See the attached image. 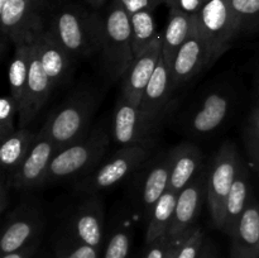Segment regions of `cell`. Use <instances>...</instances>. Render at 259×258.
Here are the masks:
<instances>
[{"label":"cell","instance_id":"cell-1","mask_svg":"<svg viewBox=\"0 0 259 258\" xmlns=\"http://www.w3.org/2000/svg\"><path fill=\"white\" fill-rule=\"evenodd\" d=\"M105 70L111 80L123 77L136 60L132 39L131 15L119 0H113L100 17V48Z\"/></svg>","mask_w":259,"mask_h":258},{"label":"cell","instance_id":"cell-2","mask_svg":"<svg viewBox=\"0 0 259 258\" xmlns=\"http://www.w3.org/2000/svg\"><path fill=\"white\" fill-rule=\"evenodd\" d=\"M50 30L72 57L88 56L100 48V17L78 8L56 13Z\"/></svg>","mask_w":259,"mask_h":258},{"label":"cell","instance_id":"cell-3","mask_svg":"<svg viewBox=\"0 0 259 258\" xmlns=\"http://www.w3.org/2000/svg\"><path fill=\"white\" fill-rule=\"evenodd\" d=\"M110 137L104 128L96 129L86 138L61 149L53 157L43 184L62 181L68 177L88 174L95 168L108 149Z\"/></svg>","mask_w":259,"mask_h":258},{"label":"cell","instance_id":"cell-4","mask_svg":"<svg viewBox=\"0 0 259 258\" xmlns=\"http://www.w3.org/2000/svg\"><path fill=\"white\" fill-rule=\"evenodd\" d=\"M94 110L95 98L89 93H78L53 111L39 132L61 151L82 139Z\"/></svg>","mask_w":259,"mask_h":258},{"label":"cell","instance_id":"cell-5","mask_svg":"<svg viewBox=\"0 0 259 258\" xmlns=\"http://www.w3.org/2000/svg\"><path fill=\"white\" fill-rule=\"evenodd\" d=\"M148 154L149 149L144 144L123 147L109 161L83 175L76 184V189L89 195L109 189L133 174L148 158Z\"/></svg>","mask_w":259,"mask_h":258},{"label":"cell","instance_id":"cell-6","mask_svg":"<svg viewBox=\"0 0 259 258\" xmlns=\"http://www.w3.org/2000/svg\"><path fill=\"white\" fill-rule=\"evenodd\" d=\"M242 162L234 144L227 142L220 147L218 153L215 154L211 168L207 175L206 200L212 222L220 229L224 220L227 197L234 184Z\"/></svg>","mask_w":259,"mask_h":258},{"label":"cell","instance_id":"cell-7","mask_svg":"<svg viewBox=\"0 0 259 258\" xmlns=\"http://www.w3.org/2000/svg\"><path fill=\"white\" fill-rule=\"evenodd\" d=\"M196 22L209 42L215 60L232 47L242 32L230 0H207L196 14Z\"/></svg>","mask_w":259,"mask_h":258},{"label":"cell","instance_id":"cell-8","mask_svg":"<svg viewBox=\"0 0 259 258\" xmlns=\"http://www.w3.org/2000/svg\"><path fill=\"white\" fill-rule=\"evenodd\" d=\"M215 61L209 42L200 29L195 15L194 27L189 37L177 52L172 63L171 72L174 77L175 89L189 82L192 77L201 72L206 66Z\"/></svg>","mask_w":259,"mask_h":258},{"label":"cell","instance_id":"cell-9","mask_svg":"<svg viewBox=\"0 0 259 258\" xmlns=\"http://www.w3.org/2000/svg\"><path fill=\"white\" fill-rule=\"evenodd\" d=\"M39 32V30H38ZM53 83L46 75L39 61L37 47H35L34 35H33L32 61H30L29 75H28L27 85H25L24 95L18 111V123L19 128H27L30 121L34 120L37 114L43 108L53 90Z\"/></svg>","mask_w":259,"mask_h":258},{"label":"cell","instance_id":"cell-10","mask_svg":"<svg viewBox=\"0 0 259 258\" xmlns=\"http://www.w3.org/2000/svg\"><path fill=\"white\" fill-rule=\"evenodd\" d=\"M57 152L55 143L38 132L32 148L13 176L12 189L25 190L43 184L51 162Z\"/></svg>","mask_w":259,"mask_h":258},{"label":"cell","instance_id":"cell-11","mask_svg":"<svg viewBox=\"0 0 259 258\" xmlns=\"http://www.w3.org/2000/svg\"><path fill=\"white\" fill-rule=\"evenodd\" d=\"M39 3L40 0H0L3 34L17 42L42 29L37 14Z\"/></svg>","mask_w":259,"mask_h":258},{"label":"cell","instance_id":"cell-12","mask_svg":"<svg viewBox=\"0 0 259 258\" xmlns=\"http://www.w3.org/2000/svg\"><path fill=\"white\" fill-rule=\"evenodd\" d=\"M152 131L153 128L147 123L139 106L120 96L116 101L111 123V136L114 141L124 147L137 144L146 146Z\"/></svg>","mask_w":259,"mask_h":258},{"label":"cell","instance_id":"cell-13","mask_svg":"<svg viewBox=\"0 0 259 258\" xmlns=\"http://www.w3.org/2000/svg\"><path fill=\"white\" fill-rule=\"evenodd\" d=\"M207 192V176L199 175L177 195L176 207L167 234L179 238L189 234L201 210L202 201Z\"/></svg>","mask_w":259,"mask_h":258},{"label":"cell","instance_id":"cell-14","mask_svg":"<svg viewBox=\"0 0 259 258\" xmlns=\"http://www.w3.org/2000/svg\"><path fill=\"white\" fill-rule=\"evenodd\" d=\"M174 89L172 72L167 63L164 62L163 56H161L153 76L147 85L141 104H139V110L143 114L147 123L153 129L159 123V119L163 114Z\"/></svg>","mask_w":259,"mask_h":258},{"label":"cell","instance_id":"cell-15","mask_svg":"<svg viewBox=\"0 0 259 258\" xmlns=\"http://www.w3.org/2000/svg\"><path fill=\"white\" fill-rule=\"evenodd\" d=\"M162 56V34L157 37L153 45L136 57L129 70L123 76L121 96L131 101L134 105L139 106L147 85L153 76L159 58Z\"/></svg>","mask_w":259,"mask_h":258},{"label":"cell","instance_id":"cell-16","mask_svg":"<svg viewBox=\"0 0 259 258\" xmlns=\"http://www.w3.org/2000/svg\"><path fill=\"white\" fill-rule=\"evenodd\" d=\"M70 232L77 242L98 248L103 242L104 209L100 199L95 195L86 199L71 214Z\"/></svg>","mask_w":259,"mask_h":258},{"label":"cell","instance_id":"cell-17","mask_svg":"<svg viewBox=\"0 0 259 258\" xmlns=\"http://www.w3.org/2000/svg\"><path fill=\"white\" fill-rule=\"evenodd\" d=\"M34 42L46 75L55 88L62 85L70 75L73 57L58 43L50 29H40L35 33Z\"/></svg>","mask_w":259,"mask_h":258},{"label":"cell","instance_id":"cell-18","mask_svg":"<svg viewBox=\"0 0 259 258\" xmlns=\"http://www.w3.org/2000/svg\"><path fill=\"white\" fill-rule=\"evenodd\" d=\"M39 211L30 205H23L13 211L0 238V250L3 254L25 247L39 228Z\"/></svg>","mask_w":259,"mask_h":258},{"label":"cell","instance_id":"cell-19","mask_svg":"<svg viewBox=\"0 0 259 258\" xmlns=\"http://www.w3.org/2000/svg\"><path fill=\"white\" fill-rule=\"evenodd\" d=\"M230 98L223 91H211L190 113L189 131L195 134H207L217 131L225 121L230 111Z\"/></svg>","mask_w":259,"mask_h":258},{"label":"cell","instance_id":"cell-20","mask_svg":"<svg viewBox=\"0 0 259 258\" xmlns=\"http://www.w3.org/2000/svg\"><path fill=\"white\" fill-rule=\"evenodd\" d=\"M169 180V157L168 153L157 158L144 172L143 179L139 182L137 197L141 207V214L148 220L152 209L159 197L168 189Z\"/></svg>","mask_w":259,"mask_h":258},{"label":"cell","instance_id":"cell-21","mask_svg":"<svg viewBox=\"0 0 259 258\" xmlns=\"http://www.w3.org/2000/svg\"><path fill=\"white\" fill-rule=\"evenodd\" d=\"M168 157L169 180L167 190L179 194L196 177L202 154L194 144L182 143L168 152Z\"/></svg>","mask_w":259,"mask_h":258},{"label":"cell","instance_id":"cell-22","mask_svg":"<svg viewBox=\"0 0 259 258\" xmlns=\"http://www.w3.org/2000/svg\"><path fill=\"white\" fill-rule=\"evenodd\" d=\"M234 258H259V201L250 199L233 235Z\"/></svg>","mask_w":259,"mask_h":258},{"label":"cell","instance_id":"cell-23","mask_svg":"<svg viewBox=\"0 0 259 258\" xmlns=\"http://www.w3.org/2000/svg\"><path fill=\"white\" fill-rule=\"evenodd\" d=\"M249 175L245 164L240 163L237 177L234 180L229 195L227 197L224 210V220L222 229L229 235H234L238 229L240 219L244 214L249 202Z\"/></svg>","mask_w":259,"mask_h":258},{"label":"cell","instance_id":"cell-24","mask_svg":"<svg viewBox=\"0 0 259 258\" xmlns=\"http://www.w3.org/2000/svg\"><path fill=\"white\" fill-rule=\"evenodd\" d=\"M195 15L185 14L179 10L169 9L168 22L162 33V56L171 70L177 52L189 37L194 27Z\"/></svg>","mask_w":259,"mask_h":258},{"label":"cell","instance_id":"cell-25","mask_svg":"<svg viewBox=\"0 0 259 258\" xmlns=\"http://www.w3.org/2000/svg\"><path fill=\"white\" fill-rule=\"evenodd\" d=\"M35 138H37V133H33L28 128H19L14 134L2 142V147H0L2 174L7 175L10 181L29 149L32 148Z\"/></svg>","mask_w":259,"mask_h":258},{"label":"cell","instance_id":"cell-26","mask_svg":"<svg viewBox=\"0 0 259 258\" xmlns=\"http://www.w3.org/2000/svg\"><path fill=\"white\" fill-rule=\"evenodd\" d=\"M33 35L14 42V56H13V60L9 65V71H8L10 95L17 101L18 106L22 103L28 75H29L30 61H32Z\"/></svg>","mask_w":259,"mask_h":258},{"label":"cell","instance_id":"cell-27","mask_svg":"<svg viewBox=\"0 0 259 258\" xmlns=\"http://www.w3.org/2000/svg\"><path fill=\"white\" fill-rule=\"evenodd\" d=\"M177 195L179 194L167 190L152 209L151 215L148 218V227H147L146 234V240L148 244L166 235L168 232L175 214Z\"/></svg>","mask_w":259,"mask_h":258},{"label":"cell","instance_id":"cell-28","mask_svg":"<svg viewBox=\"0 0 259 258\" xmlns=\"http://www.w3.org/2000/svg\"><path fill=\"white\" fill-rule=\"evenodd\" d=\"M132 39H133L134 56L138 57L146 52L158 37L156 30V20L153 10H143L131 17Z\"/></svg>","mask_w":259,"mask_h":258},{"label":"cell","instance_id":"cell-29","mask_svg":"<svg viewBox=\"0 0 259 258\" xmlns=\"http://www.w3.org/2000/svg\"><path fill=\"white\" fill-rule=\"evenodd\" d=\"M240 28L253 29L259 25V0H230Z\"/></svg>","mask_w":259,"mask_h":258},{"label":"cell","instance_id":"cell-30","mask_svg":"<svg viewBox=\"0 0 259 258\" xmlns=\"http://www.w3.org/2000/svg\"><path fill=\"white\" fill-rule=\"evenodd\" d=\"M19 106L12 95L3 96L0 100V141H5L8 137L17 132L15 116L18 115Z\"/></svg>","mask_w":259,"mask_h":258},{"label":"cell","instance_id":"cell-31","mask_svg":"<svg viewBox=\"0 0 259 258\" xmlns=\"http://www.w3.org/2000/svg\"><path fill=\"white\" fill-rule=\"evenodd\" d=\"M131 248V232L125 224H121L109 239L104 258H126Z\"/></svg>","mask_w":259,"mask_h":258},{"label":"cell","instance_id":"cell-32","mask_svg":"<svg viewBox=\"0 0 259 258\" xmlns=\"http://www.w3.org/2000/svg\"><path fill=\"white\" fill-rule=\"evenodd\" d=\"M244 137L250 161L259 171V105L253 110L248 119Z\"/></svg>","mask_w":259,"mask_h":258},{"label":"cell","instance_id":"cell-33","mask_svg":"<svg viewBox=\"0 0 259 258\" xmlns=\"http://www.w3.org/2000/svg\"><path fill=\"white\" fill-rule=\"evenodd\" d=\"M202 239H204V233L199 228H194L190 233L189 237L186 238L185 243L180 249L177 258H196L200 248L202 245Z\"/></svg>","mask_w":259,"mask_h":258},{"label":"cell","instance_id":"cell-34","mask_svg":"<svg viewBox=\"0 0 259 258\" xmlns=\"http://www.w3.org/2000/svg\"><path fill=\"white\" fill-rule=\"evenodd\" d=\"M205 3L206 0H167L166 4L169 9L179 10L189 15H196L202 9Z\"/></svg>","mask_w":259,"mask_h":258},{"label":"cell","instance_id":"cell-35","mask_svg":"<svg viewBox=\"0 0 259 258\" xmlns=\"http://www.w3.org/2000/svg\"><path fill=\"white\" fill-rule=\"evenodd\" d=\"M63 258H98V248L77 242V244L65 250Z\"/></svg>","mask_w":259,"mask_h":258},{"label":"cell","instance_id":"cell-36","mask_svg":"<svg viewBox=\"0 0 259 258\" xmlns=\"http://www.w3.org/2000/svg\"><path fill=\"white\" fill-rule=\"evenodd\" d=\"M172 240H174V238L169 237L168 234L154 240L153 243H151V248H149L146 258H166L167 252L172 244Z\"/></svg>","mask_w":259,"mask_h":258},{"label":"cell","instance_id":"cell-37","mask_svg":"<svg viewBox=\"0 0 259 258\" xmlns=\"http://www.w3.org/2000/svg\"><path fill=\"white\" fill-rule=\"evenodd\" d=\"M119 2L131 17L143 10H153L154 7L158 5V3L154 0H119Z\"/></svg>","mask_w":259,"mask_h":258},{"label":"cell","instance_id":"cell-38","mask_svg":"<svg viewBox=\"0 0 259 258\" xmlns=\"http://www.w3.org/2000/svg\"><path fill=\"white\" fill-rule=\"evenodd\" d=\"M12 189V181L7 175L2 174L0 176V211H4L7 209L8 204V194Z\"/></svg>","mask_w":259,"mask_h":258},{"label":"cell","instance_id":"cell-39","mask_svg":"<svg viewBox=\"0 0 259 258\" xmlns=\"http://www.w3.org/2000/svg\"><path fill=\"white\" fill-rule=\"evenodd\" d=\"M34 250L33 245H25V247L20 248V249L15 250V252L7 253V254H3L2 258H29L30 254Z\"/></svg>","mask_w":259,"mask_h":258},{"label":"cell","instance_id":"cell-40","mask_svg":"<svg viewBox=\"0 0 259 258\" xmlns=\"http://www.w3.org/2000/svg\"><path fill=\"white\" fill-rule=\"evenodd\" d=\"M105 2H106V0H88L89 4L93 5V7H95V8L101 7V5H103Z\"/></svg>","mask_w":259,"mask_h":258},{"label":"cell","instance_id":"cell-41","mask_svg":"<svg viewBox=\"0 0 259 258\" xmlns=\"http://www.w3.org/2000/svg\"><path fill=\"white\" fill-rule=\"evenodd\" d=\"M154 2H157L159 4V3H162V2H164V3H167V0H154Z\"/></svg>","mask_w":259,"mask_h":258},{"label":"cell","instance_id":"cell-42","mask_svg":"<svg viewBox=\"0 0 259 258\" xmlns=\"http://www.w3.org/2000/svg\"><path fill=\"white\" fill-rule=\"evenodd\" d=\"M206 2H207V0H206Z\"/></svg>","mask_w":259,"mask_h":258}]
</instances>
